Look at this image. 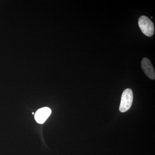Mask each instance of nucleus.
Wrapping results in <instances>:
<instances>
[{"instance_id":"f257e3e1","label":"nucleus","mask_w":155,"mask_h":155,"mask_svg":"<svg viewBox=\"0 0 155 155\" xmlns=\"http://www.w3.org/2000/svg\"><path fill=\"white\" fill-rule=\"evenodd\" d=\"M138 25L142 32L148 37H151L154 33V26L151 20L145 16H142L138 20Z\"/></svg>"},{"instance_id":"f03ea898","label":"nucleus","mask_w":155,"mask_h":155,"mask_svg":"<svg viewBox=\"0 0 155 155\" xmlns=\"http://www.w3.org/2000/svg\"><path fill=\"white\" fill-rule=\"evenodd\" d=\"M133 94L130 88L125 89L122 93L119 110L122 113H125L129 110L132 105Z\"/></svg>"},{"instance_id":"7ed1b4c3","label":"nucleus","mask_w":155,"mask_h":155,"mask_svg":"<svg viewBox=\"0 0 155 155\" xmlns=\"http://www.w3.org/2000/svg\"><path fill=\"white\" fill-rule=\"evenodd\" d=\"M141 65L142 69L146 75L150 79L154 80L155 70L150 61L148 58H143L141 61Z\"/></svg>"},{"instance_id":"20e7f679","label":"nucleus","mask_w":155,"mask_h":155,"mask_svg":"<svg viewBox=\"0 0 155 155\" xmlns=\"http://www.w3.org/2000/svg\"><path fill=\"white\" fill-rule=\"evenodd\" d=\"M51 111L50 108L44 107L39 109L35 113V118L36 122L39 124H43L51 115Z\"/></svg>"},{"instance_id":"39448f33","label":"nucleus","mask_w":155,"mask_h":155,"mask_svg":"<svg viewBox=\"0 0 155 155\" xmlns=\"http://www.w3.org/2000/svg\"><path fill=\"white\" fill-rule=\"evenodd\" d=\"M32 114H34V113H32Z\"/></svg>"}]
</instances>
